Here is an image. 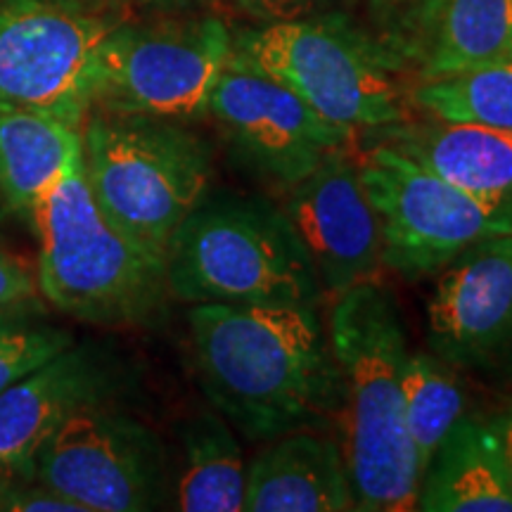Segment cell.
Here are the masks:
<instances>
[{
  "label": "cell",
  "mask_w": 512,
  "mask_h": 512,
  "mask_svg": "<svg viewBox=\"0 0 512 512\" xmlns=\"http://www.w3.org/2000/svg\"><path fill=\"white\" fill-rule=\"evenodd\" d=\"M188 328L209 406L247 441L323 430L342 401L318 306L192 304Z\"/></svg>",
  "instance_id": "1"
},
{
  "label": "cell",
  "mask_w": 512,
  "mask_h": 512,
  "mask_svg": "<svg viewBox=\"0 0 512 512\" xmlns=\"http://www.w3.org/2000/svg\"><path fill=\"white\" fill-rule=\"evenodd\" d=\"M328 332L339 368V446L347 463L354 510H415L420 467L403 413L408 337L401 306L366 280L337 294Z\"/></svg>",
  "instance_id": "2"
},
{
  "label": "cell",
  "mask_w": 512,
  "mask_h": 512,
  "mask_svg": "<svg viewBox=\"0 0 512 512\" xmlns=\"http://www.w3.org/2000/svg\"><path fill=\"white\" fill-rule=\"evenodd\" d=\"M29 223L38 235V292L64 316L100 328H150L164 318V259L102 214L83 157L41 192Z\"/></svg>",
  "instance_id": "3"
},
{
  "label": "cell",
  "mask_w": 512,
  "mask_h": 512,
  "mask_svg": "<svg viewBox=\"0 0 512 512\" xmlns=\"http://www.w3.org/2000/svg\"><path fill=\"white\" fill-rule=\"evenodd\" d=\"M171 299L185 304L320 306L323 285L283 207L216 192L171 235L164 254Z\"/></svg>",
  "instance_id": "4"
},
{
  "label": "cell",
  "mask_w": 512,
  "mask_h": 512,
  "mask_svg": "<svg viewBox=\"0 0 512 512\" xmlns=\"http://www.w3.org/2000/svg\"><path fill=\"white\" fill-rule=\"evenodd\" d=\"M83 171L102 214L164 259L171 235L207 197L211 147L183 121L91 110L81 126Z\"/></svg>",
  "instance_id": "5"
},
{
  "label": "cell",
  "mask_w": 512,
  "mask_h": 512,
  "mask_svg": "<svg viewBox=\"0 0 512 512\" xmlns=\"http://www.w3.org/2000/svg\"><path fill=\"white\" fill-rule=\"evenodd\" d=\"M233 50L332 124L375 131L408 117L392 53L337 17L245 29L233 34Z\"/></svg>",
  "instance_id": "6"
},
{
  "label": "cell",
  "mask_w": 512,
  "mask_h": 512,
  "mask_svg": "<svg viewBox=\"0 0 512 512\" xmlns=\"http://www.w3.org/2000/svg\"><path fill=\"white\" fill-rule=\"evenodd\" d=\"M233 55V31L216 15L114 24L98 50L91 110L190 121L204 117Z\"/></svg>",
  "instance_id": "7"
},
{
  "label": "cell",
  "mask_w": 512,
  "mask_h": 512,
  "mask_svg": "<svg viewBox=\"0 0 512 512\" xmlns=\"http://www.w3.org/2000/svg\"><path fill=\"white\" fill-rule=\"evenodd\" d=\"M358 171L380 223L382 266L411 283L479 240L512 235V204L479 200L389 145L370 147Z\"/></svg>",
  "instance_id": "8"
},
{
  "label": "cell",
  "mask_w": 512,
  "mask_h": 512,
  "mask_svg": "<svg viewBox=\"0 0 512 512\" xmlns=\"http://www.w3.org/2000/svg\"><path fill=\"white\" fill-rule=\"evenodd\" d=\"M114 24L81 0H0V112L83 126L98 50Z\"/></svg>",
  "instance_id": "9"
},
{
  "label": "cell",
  "mask_w": 512,
  "mask_h": 512,
  "mask_svg": "<svg viewBox=\"0 0 512 512\" xmlns=\"http://www.w3.org/2000/svg\"><path fill=\"white\" fill-rule=\"evenodd\" d=\"M34 475L81 512H145L169 498L162 439L114 403L79 411L50 434Z\"/></svg>",
  "instance_id": "10"
},
{
  "label": "cell",
  "mask_w": 512,
  "mask_h": 512,
  "mask_svg": "<svg viewBox=\"0 0 512 512\" xmlns=\"http://www.w3.org/2000/svg\"><path fill=\"white\" fill-rule=\"evenodd\" d=\"M207 114L235 162L278 195L354 138L351 128L320 117L235 50L214 83Z\"/></svg>",
  "instance_id": "11"
},
{
  "label": "cell",
  "mask_w": 512,
  "mask_h": 512,
  "mask_svg": "<svg viewBox=\"0 0 512 512\" xmlns=\"http://www.w3.org/2000/svg\"><path fill=\"white\" fill-rule=\"evenodd\" d=\"M278 204L309 252L325 294L337 297L380 271V223L347 147L330 152L309 176L280 192Z\"/></svg>",
  "instance_id": "12"
},
{
  "label": "cell",
  "mask_w": 512,
  "mask_h": 512,
  "mask_svg": "<svg viewBox=\"0 0 512 512\" xmlns=\"http://www.w3.org/2000/svg\"><path fill=\"white\" fill-rule=\"evenodd\" d=\"M427 342L456 370H489L512 356V235L479 240L441 268Z\"/></svg>",
  "instance_id": "13"
},
{
  "label": "cell",
  "mask_w": 512,
  "mask_h": 512,
  "mask_svg": "<svg viewBox=\"0 0 512 512\" xmlns=\"http://www.w3.org/2000/svg\"><path fill=\"white\" fill-rule=\"evenodd\" d=\"M126 370L110 351L72 344L0 394V475H34L38 448L72 415L114 403Z\"/></svg>",
  "instance_id": "14"
},
{
  "label": "cell",
  "mask_w": 512,
  "mask_h": 512,
  "mask_svg": "<svg viewBox=\"0 0 512 512\" xmlns=\"http://www.w3.org/2000/svg\"><path fill=\"white\" fill-rule=\"evenodd\" d=\"M415 64L420 81L465 72L512 55V0H422L406 34L384 46Z\"/></svg>",
  "instance_id": "15"
},
{
  "label": "cell",
  "mask_w": 512,
  "mask_h": 512,
  "mask_svg": "<svg viewBox=\"0 0 512 512\" xmlns=\"http://www.w3.org/2000/svg\"><path fill=\"white\" fill-rule=\"evenodd\" d=\"M247 512L354 510L342 446L323 430H294L266 441L247 465Z\"/></svg>",
  "instance_id": "16"
},
{
  "label": "cell",
  "mask_w": 512,
  "mask_h": 512,
  "mask_svg": "<svg viewBox=\"0 0 512 512\" xmlns=\"http://www.w3.org/2000/svg\"><path fill=\"white\" fill-rule=\"evenodd\" d=\"M373 140L479 200L512 204L510 131L432 117L375 128Z\"/></svg>",
  "instance_id": "17"
},
{
  "label": "cell",
  "mask_w": 512,
  "mask_h": 512,
  "mask_svg": "<svg viewBox=\"0 0 512 512\" xmlns=\"http://www.w3.org/2000/svg\"><path fill=\"white\" fill-rule=\"evenodd\" d=\"M422 512H512V486L491 420L463 415L420 479Z\"/></svg>",
  "instance_id": "18"
},
{
  "label": "cell",
  "mask_w": 512,
  "mask_h": 512,
  "mask_svg": "<svg viewBox=\"0 0 512 512\" xmlns=\"http://www.w3.org/2000/svg\"><path fill=\"white\" fill-rule=\"evenodd\" d=\"M83 157L81 126L55 114L0 112V195L31 221L41 192Z\"/></svg>",
  "instance_id": "19"
},
{
  "label": "cell",
  "mask_w": 512,
  "mask_h": 512,
  "mask_svg": "<svg viewBox=\"0 0 512 512\" xmlns=\"http://www.w3.org/2000/svg\"><path fill=\"white\" fill-rule=\"evenodd\" d=\"M181 448L176 508L240 512L245 505L247 463L230 422L214 408L195 413L183 422Z\"/></svg>",
  "instance_id": "20"
},
{
  "label": "cell",
  "mask_w": 512,
  "mask_h": 512,
  "mask_svg": "<svg viewBox=\"0 0 512 512\" xmlns=\"http://www.w3.org/2000/svg\"><path fill=\"white\" fill-rule=\"evenodd\" d=\"M401 384L406 430L422 479L434 451L465 415V389L456 368L434 354H408Z\"/></svg>",
  "instance_id": "21"
},
{
  "label": "cell",
  "mask_w": 512,
  "mask_h": 512,
  "mask_svg": "<svg viewBox=\"0 0 512 512\" xmlns=\"http://www.w3.org/2000/svg\"><path fill=\"white\" fill-rule=\"evenodd\" d=\"M411 102L434 119L512 133V55L441 79L420 81Z\"/></svg>",
  "instance_id": "22"
},
{
  "label": "cell",
  "mask_w": 512,
  "mask_h": 512,
  "mask_svg": "<svg viewBox=\"0 0 512 512\" xmlns=\"http://www.w3.org/2000/svg\"><path fill=\"white\" fill-rule=\"evenodd\" d=\"M74 337L43 316L38 299L0 309V394L72 347Z\"/></svg>",
  "instance_id": "23"
},
{
  "label": "cell",
  "mask_w": 512,
  "mask_h": 512,
  "mask_svg": "<svg viewBox=\"0 0 512 512\" xmlns=\"http://www.w3.org/2000/svg\"><path fill=\"white\" fill-rule=\"evenodd\" d=\"M0 510L10 512H81L38 477L0 475Z\"/></svg>",
  "instance_id": "24"
},
{
  "label": "cell",
  "mask_w": 512,
  "mask_h": 512,
  "mask_svg": "<svg viewBox=\"0 0 512 512\" xmlns=\"http://www.w3.org/2000/svg\"><path fill=\"white\" fill-rule=\"evenodd\" d=\"M38 299V278L29 261L0 245V309Z\"/></svg>",
  "instance_id": "25"
},
{
  "label": "cell",
  "mask_w": 512,
  "mask_h": 512,
  "mask_svg": "<svg viewBox=\"0 0 512 512\" xmlns=\"http://www.w3.org/2000/svg\"><path fill=\"white\" fill-rule=\"evenodd\" d=\"M230 3L256 22L271 24L320 15L335 0H230Z\"/></svg>",
  "instance_id": "26"
},
{
  "label": "cell",
  "mask_w": 512,
  "mask_h": 512,
  "mask_svg": "<svg viewBox=\"0 0 512 512\" xmlns=\"http://www.w3.org/2000/svg\"><path fill=\"white\" fill-rule=\"evenodd\" d=\"M491 427H494L498 451H501L503 467L505 472H508V479L512 486V399L508 406H505V411L498 415V418L491 420Z\"/></svg>",
  "instance_id": "27"
},
{
  "label": "cell",
  "mask_w": 512,
  "mask_h": 512,
  "mask_svg": "<svg viewBox=\"0 0 512 512\" xmlns=\"http://www.w3.org/2000/svg\"><path fill=\"white\" fill-rule=\"evenodd\" d=\"M380 8H413V5L422 3V0H373Z\"/></svg>",
  "instance_id": "28"
},
{
  "label": "cell",
  "mask_w": 512,
  "mask_h": 512,
  "mask_svg": "<svg viewBox=\"0 0 512 512\" xmlns=\"http://www.w3.org/2000/svg\"><path fill=\"white\" fill-rule=\"evenodd\" d=\"M138 3L157 5V8H178V5H190L197 3V0H138Z\"/></svg>",
  "instance_id": "29"
},
{
  "label": "cell",
  "mask_w": 512,
  "mask_h": 512,
  "mask_svg": "<svg viewBox=\"0 0 512 512\" xmlns=\"http://www.w3.org/2000/svg\"><path fill=\"white\" fill-rule=\"evenodd\" d=\"M81 3L91 5V8H95V10H100V8H107V5L119 3V0H81Z\"/></svg>",
  "instance_id": "30"
},
{
  "label": "cell",
  "mask_w": 512,
  "mask_h": 512,
  "mask_svg": "<svg viewBox=\"0 0 512 512\" xmlns=\"http://www.w3.org/2000/svg\"><path fill=\"white\" fill-rule=\"evenodd\" d=\"M8 216H10V209H8V204H5L3 195H0V226H3V223H5V219H8Z\"/></svg>",
  "instance_id": "31"
}]
</instances>
